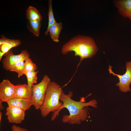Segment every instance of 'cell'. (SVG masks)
<instances>
[{"label":"cell","instance_id":"17","mask_svg":"<svg viewBox=\"0 0 131 131\" xmlns=\"http://www.w3.org/2000/svg\"><path fill=\"white\" fill-rule=\"evenodd\" d=\"M48 6L49 10L48 13V23L47 28L46 31L44 33V34L46 36L48 35L49 30L50 27L56 22L54 16L52 7V0H48Z\"/></svg>","mask_w":131,"mask_h":131},{"label":"cell","instance_id":"7","mask_svg":"<svg viewBox=\"0 0 131 131\" xmlns=\"http://www.w3.org/2000/svg\"><path fill=\"white\" fill-rule=\"evenodd\" d=\"M15 85L8 79H4L0 83V101L6 102L14 97Z\"/></svg>","mask_w":131,"mask_h":131},{"label":"cell","instance_id":"18","mask_svg":"<svg viewBox=\"0 0 131 131\" xmlns=\"http://www.w3.org/2000/svg\"><path fill=\"white\" fill-rule=\"evenodd\" d=\"M1 38L0 39V44H6L10 49L18 46L21 43V41L18 39H10L6 38L5 36L2 35Z\"/></svg>","mask_w":131,"mask_h":131},{"label":"cell","instance_id":"20","mask_svg":"<svg viewBox=\"0 0 131 131\" xmlns=\"http://www.w3.org/2000/svg\"><path fill=\"white\" fill-rule=\"evenodd\" d=\"M12 131H29L25 129L16 126L15 124L12 126Z\"/></svg>","mask_w":131,"mask_h":131},{"label":"cell","instance_id":"3","mask_svg":"<svg viewBox=\"0 0 131 131\" xmlns=\"http://www.w3.org/2000/svg\"><path fill=\"white\" fill-rule=\"evenodd\" d=\"M63 91L59 85L54 81H51L47 88L43 103L40 109L42 117L46 116L52 112L53 113L51 121L54 120L56 118L63 105L60 100V96Z\"/></svg>","mask_w":131,"mask_h":131},{"label":"cell","instance_id":"4","mask_svg":"<svg viewBox=\"0 0 131 131\" xmlns=\"http://www.w3.org/2000/svg\"><path fill=\"white\" fill-rule=\"evenodd\" d=\"M50 82L49 76L45 75L40 82L36 84L33 85L32 101L33 105L36 109H40L42 105L47 88Z\"/></svg>","mask_w":131,"mask_h":131},{"label":"cell","instance_id":"13","mask_svg":"<svg viewBox=\"0 0 131 131\" xmlns=\"http://www.w3.org/2000/svg\"><path fill=\"white\" fill-rule=\"evenodd\" d=\"M26 19L28 21L42 20V16L35 7L32 6H29L26 10Z\"/></svg>","mask_w":131,"mask_h":131},{"label":"cell","instance_id":"22","mask_svg":"<svg viewBox=\"0 0 131 131\" xmlns=\"http://www.w3.org/2000/svg\"><path fill=\"white\" fill-rule=\"evenodd\" d=\"M2 113L1 112H0V123L1 122V118L2 115Z\"/></svg>","mask_w":131,"mask_h":131},{"label":"cell","instance_id":"5","mask_svg":"<svg viewBox=\"0 0 131 131\" xmlns=\"http://www.w3.org/2000/svg\"><path fill=\"white\" fill-rule=\"evenodd\" d=\"M126 71L123 75L114 73L112 70V66L109 65L108 68L110 74L117 76L119 79V82L116 84V85L119 87V89L121 91L125 92L131 91L130 87L131 83V61L126 62Z\"/></svg>","mask_w":131,"mask_h":131},{"label":"cell","instance_id":"10","mask_svg":"<svg viewBox=\"0 0 131 131\" xmlns=\"http://www.w3.org/2000/svg\"><path fill=\"white\" fill-rule=\"evenodd\" d=\"M8 106L16 107L25 111L29 109L33 105L31 100L20 98L14 97L6 102Z\"/></svg>","mask_w":131,"mask_h":131},{"label":"cell","instance_id":"2","mask_svg":"<svg viewBox=\"0 0 131 131\" xmlns=\"http://www.w3.org/2000/svg\"><path fill=\"white\" fill-rule=\"evenodd\" d=\"M98 50V47L92 37L78 34L73 37L63 45L61 53L65 55L69 52H74L75 56L80 57L79 64L84 59L92 57Z\"/></svg>","mask_w":131,"mask_h":131},{"label":"cell","instance_id":"9","mask_svg":"<svg viewBox=\"0 0 131 131\" xmlns=\"http://www.w3.org/2000/svg\"><path fill=\"white\" fill-rule=\"evenodd\" d=\"M113 2L119 14L131 22V0H115Z\"/></svg>","mask_w":131,"mask_h":131},{"label":"cell","instance_id":"16","mask_svg":"<svg viewBox=\"0 0 131 131\" xmlns=\"http://www.w3.org/2000/svg\"><path fill=\"white\" fill-rule=\"evenodd\" d=\"M39 71H25L24 74L26 76L27 82V85L29 90L32 91V86L33 84L37 82V75Z\"/></svg>","mask_w":131,"mask_h":131},{"label":"cell","instance_id":"8","mask_svg":"<svg viewBox=\"0 0 131 131\" xmlns=\"http://www.w3.org/2000/svg\"><path fill=\"white\" fill-rule=\"evenodd\" d=\"M6 115L9 123H20L24 119L25 111L23 109L8 106L6 108Z\"/></svg>","mask_w":131,"mask_h":131},{"label":"cell","instance_id":"19","mask_svg":"<svg viewBox=\"0 0 131 131\" xmlns=\"http://www.w3.org/2000/svg\"><path fill=\"white\" fill-rule=\"evenodd\" d=\"M25 61V71H36L38 67L36 65L32 62L30 57L27 58Z\"/></svg>","mask_w":131,"mask_h":131},{"label":"cell","instance_id":"6","mask_svg":"<svg viewBox=\"0 0 131 131\" xmlns=\"http://www.w3.org/2000/svg\"><path fill=\"white\" fill-rule=\"evenodd\" d=\"M5 57L2 60V67L5 70L10 71L11 66L18 60L24 59L25 60L27 57H30V55L25 49L21 51L18 55L14 54L13 52L9 50L4 55Z\"/></svg>","mask_w":131,"mask_h":131},{"label":"cell","instance_id":"1","mask_svg":"<svg viewBox=\"0 0 131 131\" xmlns=\"http://www.w3.org/2000/svg\"><path fill=\"white\" fill-rule=\"evenodd\" d=\"M73 93L71 91L67 94L63 91L61 93L60 100L63 103L60 110L66 108L69 112V115H64L62 118V122L65 123L71 124H80L81 122L86 120L88 117V110L86 107L90 106L96 108L97 102L95 99L85 102V98L82 97L79 101L73 100L71 98Z\"/></svg>","mask_w":131,"mask_h":131},{"label":"cell","instance_id":"11","mask_svg":"<svg viewBox=\"0 0 131 131\" xmlns=\"http://www.w3.org/2000/svg\"><path fill=\"white\" fill-rule=\"evenodd\" d=\"M32 91L29 90L27 84H18L15 85L14 97L31 100L33 97Z\"/></svg>","mask_w":131,"mask_h":131},{"label":"cell","instance_id":"21","mask_svg":"<svg viewBox=\"0 0 131 131\" xmlns=\"http://www.w3.org/2000/svg\"><path fill=\"white\" fill-rule=\"evenodd\" d=\"M2 102L0 101V110H2L4 109V107L3 106L2 104Z\"/></svg>","mask_w":131,"mask_h":131},{"label":"cell","instance_id":"14","mask_svg":"<svg viewBox=\"0 0 131 131\" xmlns=\"http://www.w3.org/2000/svg\"><path fill=\"white\" fill-rule=\"evenodd\" d=\"M25 60L20 59L15 63L11 66L10 71L14 72L18 74V78H20L24 74L25 70Z\"/></svg>","mask_w":131,"mask_h":131},{"label":"cell","instance_id":"15","mask_svg":"<svg viewBox=\"0 0 131 131\" xmlns=\"http://www.w3.org/2000/svg\"><path fill=\"white\" fill-rule=\"evenodd\" d=\"M41 21H28L27 27L35 36L38 37L39 36L41 26Z\"/></svg>","mask_w":131,"mask_h":131},{"label":"cell","instance_id":"12","mask_svg":"<svg viewBox=\"0 0 131 131\" xmlns=\"http://www.w3.org/2000/svg\"><path fill=\"white\" fill-rule=\"evenodd\" d=\"M62 23L56 22L50 27L49 33L53 41L56 42H59L58 38L60 32L63 28Z\"/></svg>","mask_w":131,"mask_h":131}]
</instances>
